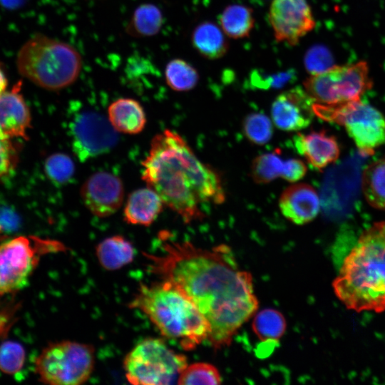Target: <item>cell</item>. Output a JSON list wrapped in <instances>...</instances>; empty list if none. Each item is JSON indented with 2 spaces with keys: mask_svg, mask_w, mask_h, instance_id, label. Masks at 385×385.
I'll use <instances>...</instances> for the list:
<instances>
[{
  "mask_svg": "<svg viewBox=\"0 0 385 385\" xmlns=\"http://www.w3.org/2000/svg\"><path fill=\"white\" fill-rule=\"evenodd\" d=\"M59 242L19 236L0 245V295L24 288L43 254L63 250Z\"/></svg>",
  "mask_w": 385,
  "mask_h": 385,
  "instance_id": "cell-9",
  "label": "cell"
},
{
  "mask_svg": "<svg viewBox=\"0 0 385 385\" xmlns=\"http://www.w3.org/2000/svg\"><path fill=\"white\" fill-rule=\"evenodd\" d=\"M163 23L161 10L153 4L144 3L134 10L125 30L134 37H151L159 33Z\"/></svg>",
  "mask_w": 385,
  "mask_h": 385,
  "instance_id": "cell-24",
  "label": "cell"
},
{
  "mask_svg": "<svg viewBox=\"0 0 385 385\" xmlns=\"http://www.w3.org/2000/svg\"><path fill=\"white\" fill-rule=\"evenodd\" d=\"M361 188L367 202L374 208L385 211V159L373 162L365 168Z\"/></svg>",
  "mask_w": 385,
  "mask_h": 385,
  "instance_id": "cell-25",
  "label": "cell"
},
{
  "mask_svg": "<svg viewBox=\"0 0 385 385\" xmlns=\"http://www.w3.org/2000/svg\"><path fill=\"white\" fill-rule=\"evenodd\" d=\"M372 84L366 61L333 66L322 73L311 75L303 83L308 95L322 104L361 100V96Z\"/></svg>",
  "mask_w": 385,
  "mask_h": 385,
  "instance_id": "cell-10",
  "label": "cell"
},
{
  "mask_svg": "<svg viewBox=\"0 0 385 385\" xmlns=\"http://www.w3.org/2000/svg\"><path fill=\"white\" fill-rule=\"evenodd\" d=\"M319 118L343 125L364 156L385 143V117L374 107L359 101L337 104L313 103Z\"/></svg>",
  "mask_w": 385,
  "mask_h": 385,
  "instance_id": "cell-8",
  "label": "cell"
},
{
  "mask_svg": "<svg viewBox=\"0 0 385 385\" xmlns=\"http://www.w3.org/2000/svg\"><path fill=\"white\" fill-rule=\"evenodd\" d=\"M21 83L11 90L0 95V137L27 139V130L31 128V116L21 91Z\"/></svg>",
  "mask_w": 385,
  "mask_h": 385,
  "instance_id": "cell-15",
  "label": "cell"
},
{
  "mask_svg": "<svg viewBox=\"0 0 385 385\" xmlns=\"http://www.w3.org/2000/svg\"><path fill=\"white\" fill-rule=\"evenodd\" d=\"M192 43L203 57L215 60L224 56L229 43L222 29L211 21H203L192 31Z\"/></svg>",
  "mask_w": 385,
  "mask_h": 385,
  "instance_id": "cell-21",
  "label": "cell"
},
{
  "mask_svg": "<svg viewBox=\"0 0 385 385\" xmlns=\"http://www.w3.org/2000/svg\"><path fill=\"white\" fill-rule=\"evenodd\" d=\"M242 130L251 143L258 145L268 143L273 135L272 121L261 113L247 115L243 120Z\"/></svg>",
  "mask_w": 385,
  "mask_h": 385,
  "instance_id": "cell-29",
  "label": "cell"
},
{
  "mask_svg": "<svg viewBox=\"0 0 385 385\" xmlns=\"http://www.w3.org/2000/svg\"><path fill=\"white\" fill-rule=\"evenodd\" d=\"M168 86L175 91H188L195 87L199 81L197 71L181 58L170 61L165 69Z\"/></svg>",
  "mask_w": 385,
  "mask_h": 385,
  "instance_id": "cell-27",
  "label": "cell"
},
{
  "mask_svg": "<svg viewBox=\"0 0 385 385\" xmlns=\"http://www.w3.org/2000/svg\"><path fill=\"white\" fill-rule=\"evenodd\" d=\"M219 22L222 30L235 39L248 37L255 25L253 11L242 4L227 6L221 13Z\"/></svg>",
  "mask_w": 385,
  "mask_h": 385,
  "instance_id": "cell-23",
  "label": "cell"
},
{
  "mask_svg": "<svg viewBox=\"0 0 385 385\" xmlns=\"http://www.w3.org/2000/svg\"><path fill=\"white\" fill-rule=\"evenodd\" d=\"M312 98L300 88H293L277 96L271 114L274 125L282 130L297 131L307 128L313 116Z\"/></svg>",
  "mask_w": 385,
  "mask_h": 385,
  "instance_id": "cell-14",
  "label": "cell"
},
{
  "mask_svg": "<svg viewBox=\"0 0 385 385\" xmlns=\"http://www.w3.org/2000/svg\"><path fill=\"white\" fill-rule=\"evenodd\" d=\"M279 206L287 220L296 225H304L318 215L320 202L316 190L311 185L299 183L284 190Z\"/></svg>",
  "mask_w": 385,
  "mask_h": 385,
  "instance_id": "cell-16",
  "label": "cell"
},
{
  "mask_svg": "<svg viewBox=\"0 0 385 385\" xmlns=\"http://www.w3.org/2000/svg\"><path fill=\"white\" fill-rule=\"evenodd\" d=\"M108 119L117 132L130 135L140 133L146 124L142 106L130 98L113 101L108 108Z\"/></svg>",
  "mask_w": 385,
  "mask_h": 385,
  "instance_id": "cell-20",
  "label": "cell"
},
{
  "mask_svg": "<svg viewBox=\"0 0 385 385\" xmlns=\"http://www.w3.org/2000/svg\"><path fill=\"white\" fill-rule=\"evenodd\" d=\"M19 225L20 217L15 209L6 202H0V233H11Z\"/></svg>",
  "mask_w": 385,
  "mask_h": 385,
  "instance_id": "cell-34",
  "label": "cell"
},
{
  "mask_svg": "<svg viewBox=\"0 0 385 385\" xmlns=\"http://www.w3.org/2000/svg\"><path fill=\"white\" fill-rule=\"evenodd\" d=\"M100 265L106 270L113 271L130 264L135 250L133 245L120 235H114L101 241L96 248Z\"/></svg>",
  "mask_w": 385,
  "mask_h": 385,
  "instance_id": "cell-22",
  "label": "cell"
},
{
  "mask_svg": "<svg viewBox=\"0 0 385 385\" xmlns=\"http://www.w3.org/2000/svg\"><path fill=\"white\" fill-rule=\"evenodd\" d=\"M296 73L294 69H288L277 73H268L260 70H254L250 74V85L257 89L282 88L294 83Z\"/></svg>",
  "mask_w": 385,
  "mask_h": 385,
  "instance_id": "cell-31",
  "label": "cell"
},
{
  "mask_svg": "<svg viewBox=\"0 0 385 385\" xmlns=\"http://www.w3.org/2000/svg\"><path fill=\"white\" fill-rule=\"evenodd\" d=\"M14 163V151L11 143L0 137V178L9 173Z\"/></svg>",
  "mask_w": 385,
  "mask_h": 385,
  "instance_id": "cell-35",
  "label": "cell"
},
{
  "mask_svg": "<svg viewBox=\"0 0 385 385\" xmlns=\"http://www.w3.org/2000/svg\"><path fill=\"white\" fill-rule=\"evenodd\" d=\"M19 73L38 86L59 91L73 84L82 68V58L71 45L38 34L19 49Z\"/></svg>",
  "mask_w": 385,
  "mask_h": 385,
  "instance_id": "cell-5",
  "label": "cell"
},
{
  "mask_svg": "<svg viewBox=\"0 0 385 385\" xmlns=\"http://www.w3.org/2000/svg\"><path fill=\"white\" fill-rule=\"evenodd\" d=\"M307 173L305 164L299 159L283 160L278 150L256 157L251 166V176L259 184L272 182L277 178L294 183Z\"/></svg>",
  "mask_w": 385,
  "mask_h": 385,
  "instance_id": "cell-17",
  "label": "cell"
},
{
  "mask_svg": "<svg viewBox=\"0 0 385 385\" xmlns=\"http://www.w3.org/2000/svg\"><path fill=\"white\" fill-rule=\"evenodd\" d=\"M95 351L87 344L63 340L46 346L36 358L38 379L51 385H78L93 373Z\"/></svg>",
  "mask_w": 385,
  "mask_h": 385,
  "instance_id": "cell-7",
  "label": "cell"
},
{
  "mask_svg": "<svg viewBox=\"0 0 385 385\" xmlns=\"http://www.w3.org/2000/svg\"><path fill=\"white\" fill-rule=\"evenodd\" d=\"M158 194L149 187L132 192L124 207V220L129 224L148 226L158 217L163 208Z\"/></svg>",
  "mask_w": 385,
  "mask_h": 385,
  "instance_id": "cell-19",
  "label": "cell"
},
{
  "mask_svg": "<svg viewBox=\"0 0 385 385\" xmlns=\"http://www.w3.org/2000/svg\"><path fill=\"white\" fill-rule=\"evenodd\" d=\"M332 284L349 309L385 312V222L362 232Z\"/></svg>",
  "mask_w": 385,
  "mask_h": 385,
  "instance_id": "cell-3",
  "label": "cell"
},
{
  "mask_svg": "<svg viewBox=\"0 0 385 385\" xmlns=\"http://www.w3.org/2000/svg\"><path fill=\"white\" fill-rule=\"evenodd\" d=\"M222 376L214 365L205 362L188 364L180 373L178 384H220Z\"/></svg>",
  "mask_w": 385,
  "mask_h": 385,
  "instance_id": "cell-28",
  "label": "cell"
},
{
  "mask_svg": "<svg viewBox=\"0 0 385 385\" xmlns=\"http://www.w3.org/2000/svg\"><path fill=\"white\" fill-rule=\"evenodd\" d=\"M44 170L51 181L64 184L74 175L75 165L72 159L63 153H56L48 156L44 163Z\"/></svg>",
  "mask_w": 385,
  "mask_h": 385,
  "instance_id": "cell-30",
  "label": "cell"
},
{
  "mask_svg": "<svg viewBox=\"0 0 385 385\" xmlns=\"http://www.w3.org/2000/svg\"><path fill=\"white\" fill-rule=\"evenodd\" d=\"M81 197L93 215L107 217L116 212L123 204V184L118 176L111 173L97 172L82 185Z\"/></svg>",
  "mask_w": 385,
  "mask_h": 385,
  "instance_id": "cell-13",
  "label": "cell"
},
{
  "mask_svg": "<svg viewBox=\"0 0 385 385\" xmlns=\"http://www.w3.org/2000/svg\"><path fill=\"white\" fill-rule=\"evenodd\" d=\"M268 18L275 39L290 46L297 45L316 24L307 0H273Z\"/></svg>",
  "mask_w": 385,
  "mask_h": 385,
  "instance_id": "cell-12",
  "label": "cell"
},
{
  "mask_svg": "<svg viewBox=\"0 0 385 385\" xmlns=\"http://www.w3.org/2000/svg\"><path fill=\"white\" fill-rule=\"evenodd\" d=\"M8 80L5 70L2 63L0 62V95L3 93L7 87Z\"/></svg>",
  "mask_w": 385,
  "mask_h": 385,
  "instance_id": "cell-36",
  "label": "cell"
},
{
  "mask_svg": "<svg viewBox=\"0 0 385 385\" xmlns=\"http://www.w3.org/2000/svg\"><path fill=\"white\" fill-rule=\"evenodd\" d=\"M163 254L144 253L150 270L188 296L210 327L215 350L227 346L240 328L256 313L259 302L252 274L241 270L225 245L211 249L160 235Z\"/></svg>",
  "mask_w": 385,
  "mask_h": 385,
  "instance_id": "cell-1",
  "label": "cell"
},
{
  "mask_svg": "<svg viewBox=\"0 0 385 385\" xmlns=\"http://www.w3.org/2000/svg\"><path fill=\"white\" fill-rule=\"evenodd\" d=\"M333 57L329 50L324 46L316 44L305 53L304 63L306 71L311 75L322 73L333 65Z\"/></svg>",
  "mask_w": 385,
  "mask_h": 385,
  "instance_id": "cell-33",
  "label": "cell"
},
{
  "mask_svg": "<svg viewBox=\"0 0 385 385\" xmlns=\"http://www.w3.org/2000/svg\"><path fill=\"white\" fill-rule=\"evenodd\" d=\"M252 328L261 342L276 344L286 331L287 322L280 312L269 308L255 314Z\"/></svg>",
  "mask_w": 385,
  "mask_h": 385,
  "instance_id": "cell-26",
  "label": "cell"
},
{
  "mask_svg": "<svg viewBox=\"0 0 385 385\" xmlns=\"http://www.w3.org/2000/svg\"><path fill=\"white\" fill-rule=\"evenodd\" d=\"M142 166L146 185L185 223L203 217L201 203L225 200L218 173L202 163L175 131L165 130L153 138Z\"/></svg>",
  "mask_w": 385,
  "mask_h": 385,
  "instance_id": "cell-2",
  "label": "cell"
},
{
  "mask_svg": "<svg viewBox=\"0 0 385 385\" xmlns=\"http://www.w3.org/2000/svg\"><path fill=\"white\" fill-rule=\"evenodd\" d=\"M26 359L24 347L13 341L0 344V370L6 374L14 375L22 369Z\"/></svg>",
  "mask_w": 385,
  "mask_h": 385,
  "instance_id": "cell-32",
  "label": "cell"
},
{
  "mask_svg": "<svg viewBox=\"0 0 385 385\" xmlns=\"http://www.w3.org/2000/svg\"><path fill=\"white\" fill-rule=\"evenodd\" d=\"M294 145L297 153L318 170L335 162L340 153L336 138L324 130L297 133L294 137Z\"/></svg>",
  "mask_w": 385,
  "mask_h": 385,
  "instance_id": "cell-18",
  "label": "cell"
},
{
  "mask_svg": "<svg viewBox=\"0 0 385 385\" xmlns=\"http://www.w3.org/2000/svg\"><path fill=\"white\" fill-rule=\"evenodd\" d=\"M129 306L143 312L163 337L185 350L208 339L210 327L206 318L188 296L168 282L141 284Z\"/></svg>",
  "mask_w": 385,
  "mask_h": 385,
  "instance_id": "cell-4",
  "label": "cell"
},
{
  "mask_svg": "<svg viewBox=\"0 0 385 385\" xmlns=\"http://www.w3.org/2000/svg\"><path fill=\"white\" fill-rule=\"evenodd\" d=\"M187 365L183 354L175 352L163 339L153 337L138 343L123 360L125 377L135 385L173 384Z\"/></svg>",
  "mask_w": 385,
  "mask_h": 385,
  "instance_id": "cell-6",
  "label": "cell"
},
{
  "mask_svg": "<svg viewBox=\"0 0 385 385\" xmlns=\"http://www.w3.org/2000/svg\"><path fill=\"white\" fill-rule=\"evenodd\" d=\"M71 147L81 162L110 151L117 143V131L108 118L93 111H83L69 122Z\"/></svg>",
  "mask_w": 385,
  "mask_h": 385,
  "instance_id": "cell-11",
  "label": "cell"
}]
</instances>
